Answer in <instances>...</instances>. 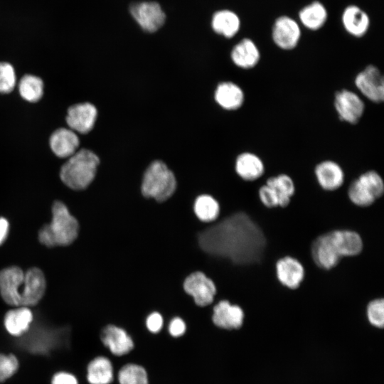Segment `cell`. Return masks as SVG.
<instances>
[{
    "mask_svg": "<svg viewBox=\"0 0 384 384\" xmlns=\"http://www.w3.org/2000/svg\"><path fill=\"white\" fill-rule=\"evenodd\" d=\"M86 378L90 384H110L114 379L111 361L105 356H97L87 366Z\"/></svg>",
    "mask_w": 384,
    "mask_h": 384,
    "instance_id": "d4e9b609",
    "label": "cell"
},
{
    "mask_svg": "<svg viewBox=\"0 0 384 384\" xmlns=\"http://www.w3.org/2000/svg\"><path fill=\"white\" fill-rule=\"evenodd\" d=\"M314 172L318 184L325 191H336L343 186L345 181L343 168L332 159L319 161L315 166Z\"/></svg>",
    "mask_w": 384,
    "mask_h": 384,
    "instance_id": "5bb4252c",
    "label": "cell"
},
{
    "mask_svg": "<svg viewBox=\"0 0 384 384\" xmlns=\"http://www.w3.org/2000/svg\"><path fill=\"white\" fill-rule=\"evenodd\" d=\"M16 73L11 64L0 62V93L9 94L16 85Z\"/></svg>",
    "mask_w": 384,
    "mask_h": 384,
    "instance_id": "836d02e7",
    "label": "cell"
},
{
    "mask_svg": "<svg viewBox=\"0 0 384 384\" xmlns=\"http://www.w3.org/2000/svg\"><path fill=\"white\" fill-rule=\"evenodd\" d=\"M97 116V111L95 105L84 102L69 107L65 120L71 130L87 134L92 129Z\"/></svg>",
    "mask_w": 384,
    "mask_h": 384,
    "instance_id": "4fadbf2b",
    "label": "cell"
},
{
    "mask_svg": "<svg viewBox=\"0 0 384 384\" xmlns=\"http://www.w3.org/2000/svg\"><path fill=\"white\" fill-rule=\"evenodd\" d=\"M20 95L25 100L30 102L39 101L43 95V82L38 76L24 75L18 83Z\"/></svg>",
    "mask_w": 384,
    "mask_h": 384,
    "instance_id": "f1b7e54d",
    "label": "cell"
},
{
    "mask_svg": "<svg viewBox=\"0 0 384 384\" xmlns=\"http://www.w3.org/2000/svg\"><path fill=\"white\" fill-rule=\"evenodd\" d=\"M276 275L281 284L290 289L299 288L305 276L302 264L296 258L285 256L275 265Z\"/></svg>",
    "mask_w": 384,
    "mask_h": 384,
    "instance_id": "9a60e30c",
    "label": "cell"
},
{
    "mask_svg": "<svg viewBox=\"0 0 384 384\" xmlns=\"http://www.w3.org/2000/svg\"><path fill=\"white\" fill-rule=\"evenodd\" d=\"M366 316L368 323L377 329L384 326V299L377 298L370 301L366 306Z\"/></svg>",
    "mask_w": 384,
    "mask_h": 384,
    "instance_id": "1f68e13d",
    "label": "cell"
},
{
    "mask_svg": "<svg viewBox=\"0 0 384 384\" xmlns=\"http://www.w3.org/2000/svg\"><path fill=\"white\" fill-rule=\"evenodd\" d=\"M201 249L237 265L257 263L267 246L260 227L245 213L238 212L210 226L198 235Z\"/></svg>",
    "mask_w": 384,
    "mask_h": 384,
    "instance_id": "6da1fadb",
    "label": "cell"
},
{
    "mask_svg": "<svg viewBox=\"0 0 384 384\" xmlns=\"http://www.w3.org/2000/svg\"><path fill=\"white\" fill-rule=\"evenodd\" d=\"M9 230V224L4 218H0V245L6 240Z\"/></svg>",
    "mask_w": 384,
    "mask_h": 384,
    "instance_id": "f35d334b",
    "label": "cell"
},
{
    "mask_svg": "<svg viewBox=\"0 0 384 384\" xmlns=\"http://www.w3.org/2000/svg\"><path fill=\"white\" fill-rule=\"evenodd\" d=\"M24 288V272L17 266L6 267L0 271V294L9 305L21 306Z\"/></svg>",
    "mask_w": 384,
    "mask_h": 384,
    "instance_id": "30bf717a",
    "label": "cell"
},
{
    "mask_svg": "<svg viewBox=\"0 0 384 384\" xmlns=\"http://www.w3.org/2000/svg\"><path fill=\"white\" fill-rule=\"evenodd\" d=\"M50 384H79V382L73 373L66 370H60L52 375Z\"/></svg>",
    "mask_w": 384,
    "mask_h": 384,
    "instance_id": "d590c367",
    "label": "cell"
},
{
    "mask_svg": "<svg viewBox=\"0 0 384 384\" xmlns=\"http://www.w3.org/2000/svg\"><path fill=\"white\" fill-rule=\"evenodd\" d=\"M100 159L92 151L82 149L77 151L61 166L60 177L71 189H85L94 180Z\"/></svg>",
    "mask_w": 384,
    "mask_h": 384,
    "instance_id": "277c9868",
    "label": "cell"
},
{
    "mask_svg": "<svg viewBox=\"0 0 384 384\" xmlns=\"http://www.w3.org/2000/svg\"><path fill=\"white\" fill-rule=\"evenodd\" d=\"M129 11L141 28L148 33L160 29L166 18V13L156 1L134 2L130 4Z\"/></svg>",
    "mask_w": 384,
    "mask_h": 384,
    "instance_id": "9c48e42d",
    "label": "cell"
},
{
    "mask_svg": "<svg viewBox=\"0 0 384 384\" xmlns=\"http://www.w3.org/2000/svg\"><path fill=\"white\" fill-rule=\"evenodd\" d=\"M100 340L112 354L118 356L127 354L134 348V342L127 331L112 324L102 330Z\"/></svg>",
    "mask_w": 384,
    "mask_h": 384,
    "instance_id": "ac0fdd59",
    "label": "cell"
},
{
    "mask_svg": "<svg viewBox=\"0 0 384 384\" xmlns=\"http://www.w3.org/2000/svg\"><path fill=\"white\" fill-rule=\"evenodd\" d=\"M363 240L356 231L335 230L320 235L311 245V255L321 269L336 267L343 257H353L363 250Z\"/></svg>",
    "mask_w": 384,
    "mask_h": 384,
    "instance_id": "7a4b0ae2",
    "label": "cell"
},
{
    "mask_svg": "<svg viewBox=\"0 0 384 384\" xmlns=\"http://www.w3.org/2000/svg\"><path fill=\"white\" fill-rule=\"evenodd\" d=\"M272 38L280 49L293 50L299 42L301 30L294 20L288 16H281L274 23Z\"/></svg>",
    "mask_w": 384,
    "mask_h": 384,
    "instance_id": "7c38bea8",
    "label": "cell"
},
{
    "mask_svg": "<svg viewBox=\"0 0 384 384\" xmlns=\"http://www.w3.org/2000/svg\"><path fill=\"white\" fill-rule=\"evenodd\" d=\"M183 289L200 306L211 304L216 294L213 281L201 272H195L188 276L183 282Z\"/></svg>",
    "mask_w": 384,
    "mask_h": 384,
    "instance_id": "8fae6325",
    "label": "cell"
},
{
    "mask_svg": "<svg viewBox=\"0 0 384 384\" xmlns=\"http://www.w3.org/2000/svg\"><path fill=\"white\" fill-rule=\"evenodd\" d=\"M245 92L236 83L230 81L220 83L215 92L217 103L229 111L237 110L245 102Z\"/></svg>",
    "mask_w": 384,
    "mask_h": 384,
    "instance_id": "603a6c76",
    "label": "cell"
},
{
    "mask_svg": "<svg viewBox=\"0 0 384 384\" xmlns=\"http://www.w3.org/2000/svg\"><path fill=\"white\" fill-rule=\"evenodd\" d=\"M327 12L322 4L314 1L303 8L299 12V18L307 28L316 31L321 28L326 21Z\"/></svg>",
    "mask_w": 384,
    "mask_h": 384,
    "instance_id": "83f0119b",
    "label": "cell"
},
{
    "mask_svg": "<svg viewBox=\"0 0 384 384\" xmlns=\"http://www.w3.org/2000/svg\"><path fill=\"white\" fill-rule=\"evenodd\" d=\"M230 58L237 67L243 70H250L259 64L261 53L255 43L245 38L233 48Z\"/></svg>",
    "mask_w": 384,
    "mask_h": 384,
    "instance_id": "ffe728a7",
    "label": "cell"
},
{
    "mask_svg": "<svg viewBox=\"0 0 384 384\" xmlns=\"http://www.w3.org/2000/svg\"><path fill=\"white\" fill-rule=\"evenodd\" d=\"M119 384H149L146 370L141 366L134 363L127 364L118 373Z\"/></svg>",
    "mask_w": 384,
    "mask_h": 384,
    "instance_id": "4dcf8cb0",
    "label": "cell"
},
{
    "mask_svg": "<svg viewBox=\"0 0 384 384\" xmlns=\"http://www.w3.org/2000/svg\"><path fill=\"white\" fill-rule=\"evenodd\" d=\"M49 144L52 151L58 157L68 158L77 151L80 141L73 130L61 127L52 133Z\"/></svg>",
    "mask_w": 384,
    "mask_h": 384,
    "instance_id": "7402d4cb",
    "label": "cell"
},
{
    "mask_svg": "<svg viewBox=\"0 0 384 384\" xmlns=\"http://www.w3.org/2000/svg\"><path fill=\"white\" fill-rule=\"evenodd\" d=\"M164 324L162 316L156 311L152 312L146 320V326L148 330L152 333H158L161 331Z\"/></svg>",
    "mask_w": 384,
    "mask_h": 384,
    "instance_id": "8d00e7d4",
    "label": "cell"
},
{
    "mask_svg": "<svg viewBox=\"0 0 384 384\" xmlns=\"http://www.w3.org/2000/svg\"><path fill=\"white\" fill-rule=\"evenodd\" d=\"M333 104L340 120L351 125L359 123L366 112L363 98L358 92L347 88L334 93Z\"/></svg>",
    "mask_w": 384,
    "mask_h": 384,
    "instance_id": "ba28073f",
    "label": "cell"
},
{
    "mask_svg": "<svg viewBox=\"0 0 384 384\" xmlns=\"http://www.w3.org/2000/svg\"><path fill=\"white\" fill-rule=\"evenodd\" d=\"M19 366V360L16 355L0 352V384L12 378Z\"/></svg>",
    "mask_w": 384,
    "mask_h": 384,
    "instance_id": "d6a6232c",
    "label": "cell"
},
{
    "mask_svg": "<svg viewBox=\"0 0 384 384\" xmlns=\"http://www.w3.org/2000/svg\"><path fill=\"white\" fill-rule=\"evenodd\" d=\"M193 209L198 218L203 222L215 220L220 213L218 202L209 195L198 196L194 203Z\"/></svg>",
    "mask_w": 384,
    "mask_h": 384,
    "instance_id": "f546056e",
    "label": "cell"
},
{
    "mask_svg": "<svg viewBox=\"0 0 384 384\" xmlns=\"http://www.w3.org/2000/svg\"><path fill=\"white\" fill-rule=\"evenodd\" d=\"M46 289L43 272L38 267H31L24 272V288L21 306L31 307L43 298Z\"/></svg>",
    "mask_w": 384,
    "mask_h": 384,
    "instance_id": "2e32d148",
    "label": "cell"
},
{
    "mask_svg": "<svg viewBox=\"0 0 384 384\" xmlns=\"http://www.w3.org/2000/svg\"><path fill=\"white\" fill-rule=\"evenodd\" d=\"M186 326L184 321L179 318H174L169 326V334L174 337H179L186 332Z\"/></svg>",
    "mask_w": 384,
    "mask_h": 384,
    "instance_id": "74e56055",
    "label": "cell"
},
{
    "mask_svg": "<svg viewBox=\"0 0 384 384\" xmlns=\"http://www.w3.org/2000/svg\"><path fill=\"white\" fill-rule=\"evenodd\" d=\"M265 184L269 186L278 198L279 206L287 207L291 198L294 196L296 188L292 178L287 174H279L269 177Z\"/></svg>",
    "mask_w": 384,
    "mask_h": 384,
    "instance_id": "4316f807",
    "label": "cell"
},
{
    "mask_svg": "<svg viewBox=\"0 0 384 384\" xmlns=\"http://www.w3.org/2000/svg\"><path fill=\"white\" fill-rule=\"evenodd\" d=\"M240 26V18L232 11L224 9L215 12L211 18V27L218 34L230 38L235 36Z\"/></svg>",
    "mask_w": 384,
    "mask_h": 384,
    "instance_id": "484cf974",
    "label": "cell"
},
{
    "mask_svg": "<svg viewBox=\"0 0 384 384\" xmlns=\"http://www.w3.org/2000/svg\"><path fill=\"white\" fill-rule=\"evenodd\" d=\"M33 321V314L30 307L15 306L5 314L4 326L10 336L18 338L29 331Z\"/></svg>",
    "mask_w": 384,
    "mask_h": 384,
    "instance_id": "d6986e66",
    "label": "cell"
},
{
    "mask_svg": "<svg viewBox=\"0 0 384 384\" xmlns=\"http://www.w3.org/2000/svg\"><path fill=\"white\" fill-rule=\"evenodd\" d=\"M383 193V179L378 171L373 169L360 174L348 188V198L359 207L371 206Z\"/></svg>",
    "mask_w": 384,
    "mask_h": 384,
    "instance_id": "8992f818",
    "label": "cell"
},
{
    "mask_svg": "<svg viewBox=\"0 0 384 384\" xmlns=\"http://www.w3.org/2000/svg\"><path fill=\"white\" fill-rule=\"evenodd\" d=\"M244 319L243 309L228 300H221L213 308V322L219 328L226 330L239 329L243 325Z\"/></svg>",
    "mask_w": 384,
    "mask_h": 384,
    "instance_id": "e0dca14e",
    "label": "cell"
},
{
    "mask_svg": "<svg viewBox=\"0 0 384 384\" xmlns=\"http://www.w3.org/2000/svg\"><path fill=\"white\" fill-rule=\"evenodd\" d=\"M235 170L242 179L246 181H254L263 176L265 165L258 154L252 151H244L237 156Z\"/></svg>",
    "mask_w": 384,
    "mask_h": 384,
    "instance_id": "44dd1931",
    "label": "cell"
},
{
    "mask_svg": "<svg viewBox=\"0 0 384 384\" xmlns=\"http://www.w3.org/2000/svg\"><path fill=\"white\" fill-rule=\"evenodd\" d=\"M346 31L354 37L363 36L369 27V18L366 12L356 6L346 8L342 15Z\"/></svg>",
    "mask_w": 384,
    "mask_h": 384,
    "instance_id": "cb8c5ba5",
    "label": "cell"
},
{
    "mask_svg": "<svg viewBox=\"0 0 384 384\" xmlns=\"http://www.w3.org/2000/svg\"><path fill=\"white\" fill-rule=\"evenodd\" d=\"M353 82L363 98L375 104L384 101V76L378 66H365L356 75Z\"/></svg>",
    "mask_w": 384,
    "mask_h": 384,
    "instance_id": "52a82bcc",
    "label": "cell"
},
{
    "mask_svg": "<svg viewBox=\"0 0 384 384\" xmlns=\"http://www.w3.org/2000/svg\"><path fill=\"white\" fill-rule=\"evenodd\" d=\"M176 188L175 176L164 162L155 161L149 166L142 183L144 196L164 201L173 195Z\"/></svg>",
    "mask_w": 384,
    "mask_h": 384,
    "instance_id": "5b68a950",
    "label": "cell"
},
{
    "mask_svg": "<svg viewBox=\"0 0 384 384\" xmlns=\"http://www.w3.org/2000/svg\"><path fill=\"white\" fill-rule=\"evenodd\" d=\"M258 196L261 203L267 208H276L279 206V201L272 189L264 184L258 190Z\"/></svg>",
    "mask_w": 384,
    "mask_h": 384,
    "instance_id": "e575fe53",
    "label": "cell"
},
{
    "mask_svg": "<svg viewBox=\"0 0 384 384\" xmlns=\"http://www.w3.org/2000/svg\"><path fill=\"white\" fill-rule=\"evenodd\" d=\"M78 232L77 219L70 214L62 201H56L52 206L51 222L40 229L38 240L48 247L65 246L75 240Z\"/></svg>",
    "mask_w": 384,
    "mask_h": 384,
    "instance_id": "3957f363",
    "label": "cell"
}]
</instances>
